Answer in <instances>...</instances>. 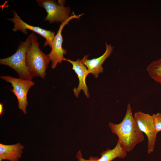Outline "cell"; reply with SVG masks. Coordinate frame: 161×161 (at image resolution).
I'll use <instances>...</instances> for the list:
<instances>
[{
    "instance_id": "6da1fadb",
    "label": "cell",
    "mask_w": 161,
    "mask_h": 161,
    "mask_svg": "<svg viewBox=\"0 0 161 161\" xmlns=\"http://www.w3.org/2000/svg\"><path fill=\"white\" fill-rule=\"evenodd\" d=\"M109 126L112 133L117 135L118 140L127 152L132 150L138 144L144 140L143 133L134 118L129 103L127 105L122 121L118 124L110 122Z\"/></svg>"
},
{
    "instance_id": "7a4b0ae2",
    "label": "cell",
    "mask_w": 161,
    "mask_h": 161,
    "mask_svg": "<svg viewBox=\"0 0 161 161\" xmlns=\"http://www.w3.org/2000/svg\"><path fill=\"white\" fill-rule=\"evenodd\" d=\"M31 34V44L26 54V65L35 76L44 79L50 60L48 55L45 54L40 49L38 36L33 32Z\"/></svg>"
},
{
    "instance_id": "3957f363",
    "label": "cell",
    "mask_w": 161,
    "mask_h": 161,
    "mask_svg": "<svg viewBox=\"0 0 161 161\" xmlns=\"http://www.w3.org/2000/svg\"><path fill=\"white\" fill-rule=\"evenodd\" d=\"M31 44V34L26 40L21 41L16 52L12 55L0 59V64L8 66L14 69L20 78L32 80L35 76L28 69L26 64L27 52Z\"/></svg>"
},
{
    "instance_id": "277c9868",
    "label": "cell",
    "mask_w": 161,
    "mask_h": 161,
    "mask_svg": "<svg viewBox=\"0 0 161 161\" xmlns=\"http://www.w3.org/2000/svg\"><path fill=\"white\" fill-rule=\"evenodd\" d=\"M0 78L10 83L13 89H10L16 96L18 101V107L23 113H27L26 108L28 105L27 95L30 88L35 85L32 80L16 78L10 76H2Z\"/></svg>"
},
{
    "instance_id": "5b68a950",
    "label": "cell",
    "mask_w": 161,
    "mask_h": 161,
    "mask_svg": "<svg viewBox=\"0 0 161 161\" xmlns=\"http://www.w3.org/2000/svg\"><path fill=\"white\" fill-rule=\"evenodd\" d=\"M37 2L40 7L44 8L47 13L44 18L50 23L61 22V23L70 16V9L65 7L63 4H58L52 0H37Z\"/></svg>"
},
{
    "instance_id": "8992f818",
    "label": "cell",
    "mask_w": 161,
    "mask_h": 161,
    "mask_svg": "<svg viewBox=\"0 0 161 161\" xmlns=\"http://www.w3.org/2000/svg\"><path fill=\"white\" fill-rule=\"evenodd\" d=\"M134 118L140 130L145 133L148 139L147 152L153 151L157 133L156 130L152 115L141 111L135 113Z\"/></svg>"
},
{
    "instance_id": "52a82bcc",
    "label": "cell",
    "mask_w": 161,
    "mask_h": 161,
    "mask_svg": "<svg viewBox=\"0 0 161 161\" xmlns=\"http://www.w3.org/2000/svg\"><path fill=\"white\" fill-rule=\"evenodd\" d=\"M83 14L76 15L73 13L72 15L61 23L53 40L51 51L48 54L50 61L52 62L51 67L52 69H54L58 63H61L65 59L64 55L66 54V50L62 47L63 38L62 32L63 29L71 20L75 18L78 19Z\"/></svg>"
},
{
    "instance_id": "ba28073f",
    "label": "cell",
    "mask_w": 161,
    "mask_h": 161,
    "mask_svg": "<svg viewBox=\"0 0 161 161\" xmlns=\"http://www.w3.org/2000/svg\"><path fill=\"white\" fill-rule=\"evenodd\" d=\"M13 17L8 18V20L14 24V27L13 29L14 32L20 31L24 34L27 35L28 34L27 30H31L40 35L45 38L46 41L44 44V47L48 45L51 47L55 36L54 32L44 29L39 27L29 24L22 20L15 11L13 10Z\"/></svg>"
},
{
    "instance_id": "9c48e42d",
    "label": "cell",
    "mask_w": 161,
    "mask_h": 161,
    "mask_svg": "<svg viewBox=\"0 0 161 161\" xmlns=\"http://www.w3.org/2000/svg\"><path fill=\"white\" fill-rule=\"evenodd\" d=\"M64 61H67L72 64V69L77 74L79 79V83L78 87L75 88L73 89L74 95L76 97H78L80 91L82 90L86 96L89 97V95L86 84V79L89 73L82 60L78 59L76 61H73L65 58Z\"/></svg>"
},
{
    "instance_id": "30bf717a",
    "label": "cell",
    "mask_w": 161,
    "mask_h": 161,
    "mask_svg": "<svg viewBox=\"0 0 161 161\" xmlns=\"http://www.w3.org/2000/svg\"><path fill=\"white\" fill-rule=\"evenodd\" d=\"M106 50L103 55L99 57L91 59H88L89 56L86 55L81 59L83 63L86 66L89 74L91 73L97 78L98 74L103 72L102 65L105 60L111 55L114 47L110 44L106 42Z\"/></svg>"
},
{
    "instance_id": "8fae6325",
    "label": "cell",
    "mask_w": 161,
    "mask_h": 161,
    "mask_svg": "<svg viewBox=\"0 0 161 161\" xmlns=\"http://www.w3.org/2000/svg\"><path fill=\"white\" fill-rule=\"evenodd\" d=\"M24 148L20 143L11 145L0 143V159L9 161H18Z\"/></svg>"
},
{
    "instance_id": "7c38bea8",
    "label": "cell",
    "mask_w": 161,
    "mask_h": 161,
    "mask_svg": "<svg viewBox=\"0 0 161 161\" xmlns=\"http://www.w3.org/2000/svg\"><path fill=\"white\" fill-rule=\"evenodd\" d=\"M127 152L118 140L114 148L112 149L108 148L101 153V157L97 161H112L117 158H124L126 156Z\"/></svg>"
},
{
    "instance_id": "4fadbf2b",
    "label": "cell",
    "mask_w": 161,
    "mask_h": 161,
    "mask_svg": "<svg viewBox=\"0 0 161 161\" xmlns=\"http://www.w3.org/2000/svg\"><path fill=\"white\" fill-rule=\"evenodd\" d=\"M147 71L153 80L160 84L161 83V58L150 64L147 68Z\"/></svg>"
},
{
    "instance_id": "5bb4252c",
    "label": "cell",
    "mask_w": 161,
    "mask_h": 161,
    "mask_svg": "<svg viewBox=\"0 0 161 161\" xmlns=\"http://www.w3.org/2000/svg\"><path fill=\"white\" fill-rule=\"evenodd\" d=\"M157 132L161 131V113H157L152 115Z\"/></svg>"
},
{
    "instance_id": "9a60e30c",
    "label": "cell",
    "mask_w": 161,
    "mask_h": 161,
    "mask_svg": "<svg viewBox=\"0 0 161 161\" xmlns=\"http://www.w3.org/2000/svg\"><path fill=\"white\" fill-rule=\"evenodd\" d=\"M76 158L78 161H97L99 158L97 157H90L88 160H86L83 158L81 151H79L76 155Z\"/></svg>"
},
{
    "instance_id": "2e32d148",
    "label": "cell",
    "mask_w": 161,
    "mask_h": 161,
    "mask_svg": "<svg viewBox=\"0 0 161 161\" xmlns=\"http://www.w3.org/2000/svg\"><path fill=\"white\" fill-rule=\"evenodd\" d=\"M4 112V109L3 107V104L0 103V115L1 117L2 115L3 114Z\"/></svg>"
},
{
    "instance_id": "e0dca14e",
    "label": "cell",
    "mask_w": 161,
    "mask_h": 161,
    "mask_svg": "<svg viewBox=\"0 0 161 161\" xmlns=\"http://www.w3.org/2000/svg\"><path fill=\"white\" fill-rule=\"evenodd\" d=\"M160 84L161 85V83H160Z\"/></svg>"
}]
</instances>
